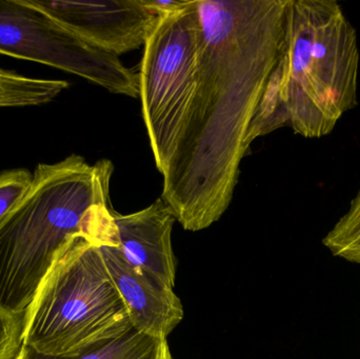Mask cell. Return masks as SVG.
I'll list each match as a JSON object with an SVG mask.
<instances>
[{
    "label": "cell",
    "mask_w": 360,
    "mask_h": 359,
    "mask_svg": "<svg viewBox=\"0 0 360 359\" xmlns=\"http://www.w3.org/2000/svg\"><path fill=\"white\" fill-rule=\"evenodd\" d=\"M288 0H195L199 84L162 198L186 231L221 218L233 200L250 124L285 42Z\"/></svg>",
    "instance_id": "obj_1"
},
{
    "label": "cell",
    "mask_w": 360,
    "mask_h": 359,
    "mask_svg": "<svg viewBox=\"0 0 360 359\" xmlns=\"http://www.w3.org/2000/svg\"><path fill=\"white\" fill-rule=\"evenodd\" d=\"M114 166L72 154L40 164L31 188L0 221V308L23 316L61 249L82 233L114 223L110 185Z\"/></svg>",
    "instance_id": "obj_2"
},
{
    "label": "cell",
    "mask_w": 360,
    "mask_h": 359,
    "mask_svg": "<svg viewBox=\"0 0 360 359\" xmlns=\"http://www.w3.org/2000/svg\"><path fill=\"white\" fill-rule=\"evenodd\" d=\"M281 97L296 134L327 136L359 103L356 30L335 0H288Z\"/></svg>",
    "instance_id": "obj_3"
},
{
    "label": "cell",
    "mask_w": 360,
    "mask_h": 359,
    "mask_svg": "<svg viewBox=\"0 0 360 359\" xmlns=\"http://www.w3.org/2000/svg\"><path fill=\"white\" fill-rule=\"evenodd\" d=\"M114 234L70 238L23 316L22 346L73 358L133 330L101 251V240Z\"/></svg>",
    "instance_id": "obj_4"
},
{
    "label": "cell",
    "mask_w": 360,
    "mask_h": 359,
    "mask_svg": "<svg viewBox=\"0 0 360 359\" xmlns=\"http://www.w3.org/2000/svg\"><path fill=\"white\" fill-rule=\"evenodd\" d=\"M201 30L195 0L158 17L143 46L139 98L156 168L164 175L174 159L199 84Z\"/></svg>",
    "instance_id": "obj_5"
},
{
    "label": "cell",
    "mask_w": 360,
    "mask_h": 359,
    "mask_svg": "<svg viewBox=\"0 0 360 359\" xmlns=\"http://www.w3.org/2000/svg\"><path fill=\"white\" fill-rule=\"evenodd\" d=\"M0 54L63 70L113 94L139 97V73L29 0H0Z\"/></svg>",
    "instance_id": "obj_6"
},
{
    "label": "cell",
    "mask_w": 360,
    "mask_h": 359,
    "mask_svg": "<svg viewBox=\"0 0 360 359\" xmlns=\"http://www.w3.org/2000/svg\"><path fill=\"white\" fill-rule=\"evenodd\" d=\"M29 1L86 41L118 57L145 46L158 20L139 0Z\"/></svg>",
    "instance_id": "obj_7"
},
{
    "label": "cell",
    "mask_w": 360,
    "mask_h": 359,
    "mask_svg": "<svg viewBox=\"0 0 360 359\" xmlns=\"http://www.w3.org/2000/svg\"><path fill=\"white\" fill-rule=\"evenodd\" d=\"M115 236L103 237L101 251L110 278L124 301L131 326L139 334L167 341L184 320L181 301L174 290L162 287L127 263L118 250Z\"/></svg>",
    "instance_id": "obj_8"
},
{
    "label": "cell",
    "mask_w": 360,
    "mask_h": 359,
    "mask_svg": "<svg viewBox=\"0 0 360 359\" xmlns=\"http://www.w3.org/2000/svg\"><path fill=\"white\" fill-rule=\"evenodd\" d=\"M115 242L127 263L174 290L176 257L172 232L176 217L162 197L131 214L113 211Z\"/></svg>",
    "instance_id": "obj_9"
},
{
    "label": "cell",
    "mask_w": 360,
    "mask_h": 359,
    "mask_svg": "<svg viewBox=\"0 0 360 359\" xmlns=\"http://www.w3.org/2000/svg\"><path fill=\"white\" fill-rule=\"evenodd\" d=\"M16 359H174L168 341L150 339L133 329L115 341L96 346L73 358L44 355L22 346Z\"/></svg>",
    "instance_id": "obj_10"
},
{
    "label": "cell",
    "mask_w": 360,
    "mask_h": 359,
    "mask_svg": "<svg viewBox=\"0 0 360 359\" xmlns=\"http://www.w3.org/2000/svg\"><path fill=\"white\" fill-rule=\"evenodd\" d=\"M68 88L65 80L27 77L0 67V107L46 105Z\"/></svg>",
    "instance_id": "obj_11"
},
{
    "label": "cell",
    "mask_w": 360,
    "mask_h": 359,
    "mask_svg": "<svg viewBox=\"0 0 360 359\" xmlns=\"http://www.w3.org/2000/svg\"><path fill=\"white\" fill-rule=\"evenodd\" d=\"M283 86V63L278 65L271 74L262 98L256 109L255 115L252 119L248 131L245 145L251 147L256 138L274 132L277 129L289 124V116L281 97Z\"/></svg>",
    "instance_id": "obj_12"
},
{
    "label": "cell",
    "mask_w": 360,
    "mask_h": 359,
    "mask_svg": "<svg viewBox=\"0 0 360 359\" xmlns=\"http://www.w3.org/2000/svg\"><path fill=\"white\" fill-rule=\"evenodd\" d=\"M334 256L360 265V188L344 216L323 240Z\"/></svg>",
    "instance_id": "obj_13"
},
{
    "label": "cell",
    "mask_w": 360,
    "mask_h": 359,
    "mask_svg": "<svg viewBox=\"0 0 360 359\" xmlns=\"http://www.w3.org/2000/svg\"><path fill=\"white\" fill-rule=\"evenodd\" d=\"M33 174L27 169H14L0 173V221L27 194Z\"/></svg>",
    "instance_id": "obj_14"
},
{
    "label": "cell",
    "mask_w": 360,
    "mask_h": 359,
    "mask_svg": "<svg viewBox=\"0 0 360 359\" xmlns=\"http://www.w3.org/2000/svg\"><path fill=\"white\" fill-rule=\"evenodd\" d=\"M23 316L0 308V359H16L22 347Z\"/></svg>",
    "instance_id": "obj_15"
},
{
    "label": "cell",
    "mask_w": 360,
    "mask_h": 359,
    "mask_svg": "<svg viewBox=\"0 0 360 359\" xmlns=\"http://www.w3.org/2000/svg\"><path fill=\"white\" fill-rule=\"evenodd\" d=\"M148 10L158 17L175 14L188 8L191 0H139Z\"/></svg>",
    "instance_id": "obj_16"
}]
</instances>
